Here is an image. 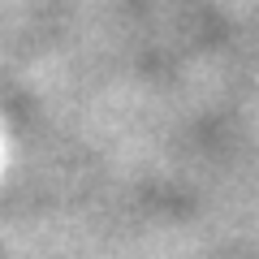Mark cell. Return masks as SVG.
I'll use <instances>...</instances> for the list:
<instances>
[]
</instances>
